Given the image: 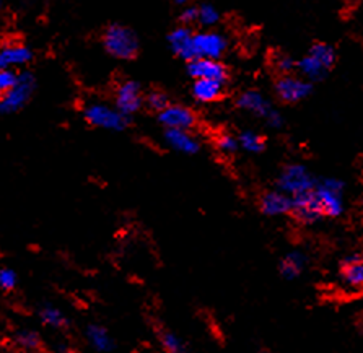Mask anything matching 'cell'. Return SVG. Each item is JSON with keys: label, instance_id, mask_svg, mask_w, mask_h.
Returning a JSON list of instances; mask_svg holds the SVG:
<instances>
[{"label": "cell", "instance_id": "6da1fadb", "mask_svg": "<svg viewBox=\"0 0 363 353\" xmlns=\"http://www.w3.org/2000/svg\"><path fill=\"white\" fill-rule=\"evenodd\" d=\"M103 47L118 60H132L139 56L140 41L135 31L121 23H111L103 33Z\"/></svg>", "mask_w": 363, "mask_h": 353}, {"label": "cell", "instance_id": "7a4b0ae2", "mask_svg": "<svg viewBox=\"0 0 363 353\" xmlns=\"http://www.w3.org/2000/svg\"><path fill=\"white\" fill-rule=\"evenodd\" d=\"M84 119L88 125L103 130L123 132L129 128L130 118L124 116L116 106L106 103H90L84 109Z\"/></svg>", "mask_w": 363, "mask_h": 353}, {"label": "cell", "instance_id": "3957f363", "mask_svg": "<svg viewBox=\"0 0 363 353\" xmlns=\"http://www.w3.org/2000/svg\"><path fill=\"white\" fill-rule=\"evenodd\" d=\"M36 91V77L30 70H20L15 86L0 99V114H16L31 101Z\"/></svg>", "mask_w": 363, "mask_h": 353}, {"label": "cell", "instance_id": "277c9868", "mask_svg": "<svg viewBox=\"0 0 363 353\" xmlns=\"http://www.w3.org/2000/svg\"><path fill=\"white\" fill-rule=\"evenodd\" d=\"M315 196L323 217L335 218L344 212V183L335 178L323 179L315 186Z\"/></svg>", "mask_w": 363, "mask_h": 353}, {"label": "cell", "instance_id": "5b68a950", "mask_svg": "<svg viewBox=\"0 0 363 353\" xmlns=\"http://www.w3.org/2000/svg\"><path fill=\"white\" fill-rule=\"evenodd\" d=\"M335 52L328 44H315L310 52L300 60L298 69L306 80H320L333 67Z\"/></svg>", "mask_w": 363, "mask_h": 353}, {"label": "cell", "instance_id": "8992f818", "mask_svg": "<svg viewBox=\"0 0 363 353\" xmlns=\"http://www.w3.org/2000/svg\"><path fill=\"white\" fill-rule=\"evenodd\" d=\"M236 104H238V108L243 109V111L255 114L257 118L266 121L269 128L272 129L282 128L284 124L282 116L272 108V104L269 103V99L264 96L262 93L256 90H247L245 93H241L238 99H236Z\"/></svg>", "mask_w": 363, "mask_h": 353}, {"label": "cell", "instance_id": "52a82bcc", "mask_svg": "<svg viewBox=\"0 0 363 353\" xmlns=\"http://www.w3.org/2000/svg\"><path fill=\"white\" fill-rule=\"evenodd\" d=\"M315 186L316 181L311 176L310 171H308L303 164L298 163L285 167L277 179V189L285 192V194L290 197L306 194V192L315 189Z\"/></svg>", "mask_w": 363, "mask_h": 353}, {"label": "cell", "instance_id": "ba28073f", "mask_svg": "<svg viewBox=\"0 0 363 353\" xmlns=\"http://www.w3.org/2000/svg\"><path fill=\"white\" fill-rule=\"evenodd\" d=\"M145 104V95L140 84L135 80H124L114 91V106L128 118L139 113Z\"/></svg>", "mask_w": 363, "mask_h": 353}, {"label": "cell", "instance_id": "9c48e42d", "mask_svg": "<svg viewBox=\"0 0 363 353\" xmlns=\"http://www.w3.org/2000/svg\"><path fill=\"white\" fill-rule=\"evenodd\" d=\"M228 41L217 31L194 33V59H216L220 60L227 51Z\"/></svg>", "mask_w": 363, "mask_h": 353}, {"label": "cell", "instance_id": "30bf717a", "mask_svg": "<svg viewBox=\"0 0 363 353\" xmlns=\"http://www.w3.org/2000/svg\"><path fill=\"white\" fill-rule=\"evenodd\" d=\"M158 123L164 130H191L197 123V118L192 109L183 104L169 103L162 113H158Z\"/></svg>", "mask_w": 363, "mask_h": 353}, {"label": "cell", "instance_id": "8fae6325", "mask_svg": "<svg viewBox=\"0 0 363 353\" xmlns=\"http://www.w3.org/2000/svg\"><path fill=\"white\" fill-rule=\"evenodd\" d=\"M33 60V51L23 43H5L0 46V70H23Z\"/></svg>", "mask_w": 363, "mask_h": 353}, {"label": "cell", "instance_id": "7c38bea8", "mask_svg": "<svg viewBox=\"0 0 363 353\" xmlns=\"http://www.w3.org/2000/svg\"><path fill=\"white\" fill-rule=\"evenodd\" d=\"M294 218L298 223L315 225L318 220L323 218V212L320 203L316 201L315 191L306 192V194L291 197V212Z\"/></svg>", "mask_w": 363, "mask_h": 353}, {"label": "cell", "instance_id": "4fadbf2b", "mask_svg": "<svg viewBox=\"0 0 363 353\" xmlns=\"http://www.w3.org/2000/svg\"><path fill=\"white\" fill-rule=\"evenodd\" d=\"M310 82H306V79H301V77H295L290 74L280 77L276 84L277 96L284 103H298L310 95Z\"/></svg>", "mask_w": 363, "mask_h": 353}, {"label": "cell", "instance_id": "5bb4252c", "mask_svg": "<svg viewBox=\"0 0 363 353\" xmlns=\"http://www.w3.org/2000/svg\"><path fill=\"white\" fill-rule=\"evenodd\" d=\"M188 74L194 80H217L227 82V67L216 59H192L188 62Z\"/></svg>", "mask_w": 363, "mask_h": 353}, {"label": "cell", "instance_id": "9a60e30c", "mask_svg": "<svg viewBox=\"0 0 363 353\" xmlns=\"http://www.w3.org/2000/svg\"><path fill=\"white\" fill-rule=\"evenodd\" d=\"M86 345L96 353H113L118 349V340L111 334V330L103 324L90 323L84 330Z\"/></svg>", "mask_w": 363, "mask_h": 353}, {"label": "cell", "instance_id": "2e32d148", "mask_svg": "<svg viewBox=\"0 0 363 353\" xmlns=\"http://www.w3.org/2000/svg\"><path fill=\"white\" fill-rule=\"evenodd\" d=\"M36 316L44 327L56 330V332H69L72 329L70 318L52 303H43L41 306H38Z\"/></svg>", "mask_w": 363, "mask_h": 353}, {"label": "cell", "instance_id": "e0dca14e", "mask_svg": "<svg viewBox=\"0 0 363 353\" xmlns=\"http://www.w3.org/2000/svg\"><path fill=\"white\" fill-rule=\"evenodd\" d=\"M168 44L174 56L188 60V62L194 59V33L191 31L189 26L181 25L174 28L168 35Z\"/></svg>", "mask_w": 363, "mask_h": 353}, {"label": "cell", "instance_id": "ac0fdd59", "mask_svg": "<svg viewBox=\"0 0 363 353\" xmlns=\"http://www.w3.org/2000/svg\"><path fill=\"white\" fill-rule=\"evenodd\" d=\"M259 211L267 217H280L291 212V197L279 189L266 191L259 197Z\"/></svg>", "mask_w": 363, "mask_h": 353}, {"label": "cell", "instance_id": "d6986e66", "mask_svg": "<svg viewBox=\"0 0 363 353\" xmlns=\"http://www.w3.org/2000/svg\"><path fill=\"white\" fill-rule=\"evenodd\" d=\"M163 139L172 150L183 155H196L201 150V143L191 130H164Z\"/></svg>", "mask_w": 363, "mask_h": 353}, {"label": "cell", "instance_id": "ffe728a7", "mask_svg": "<svg viewBox=\"0 0 363 353\" xmlns=\"http://www.w3.org/2000/svg\"><path fill=\"white\" fill-rule=\"evenodd\" d=\"M340 279L350 288L362 290L363 288V256L350 254L340 264Z\"/></svg>", "mask_w": 363, "mask_h": 353}, {"label": "cell", "instance_id": "44dd1931", "mask_svg": "<svg viewBox=\"0 0 363 353\" xmlns=\"http://www.w3.org/2000/svg\"><path fill=\"white\" fill-rule=\"evenodd\" d=\"M153 330H155L158 344H160L164 353H191L188 342L181 337L179 334H176L174 330L167 327V325L157 324Z\"/></svg>", "mask_w": 363, "mask_h": 353}, {"label": "cell", "instance_id": "7402d4cb", "mask_svg": "<svg viewBox=\"0 0 363 353\" xmlns=\"http://www.w3.org/2000/svg\"><path fill=\"white\" fill-rule=\"evenodd\" d=\"M12 344L16 349L26 353H41L44 350V340L35 329L20 327L12 334Z\"/></svg>", "mask_w": 363, "mask_h": 353}, {"label": "cell", "instance_id": "603a6c76", "mask_svg": "<svg viewBox=\"0 0 363 353\" xmlns=\"http://www.w3.org/2000/svg\"><path fill=\"white\" fill-rule=\"evenodd\" d=\"M223 82L217 80H194L192 84V96L199 103H213L223 96Z\"/></svg>", "mask_w": 363, "mask_h": 353}, {"label": "cell", "instance_id": "cb8c5ba5", "mask_svg": "<svg viewBox=\"0 0 363 353\" xmlns=\"http://www.w3.org/2000/svg\"><path fill=\"white\" fill-rule=\"evenodd\" d=\"M306 256L301 251H291L279 264V272L285 280L298 279L306 267Z\"/></svg>", "mask_w": 363, "mask_h": 353}, {"label": "cell", "instance_id": "d4e9b609", "mask_svg": "<svg viewBox=\"0 0 363 353\" xmlns=\"http://www.w3.org/2000/svg\"><path fill=\"white\" fill-rule=\"evenodd\" d=\"M238 143L240 148H243L247 153H259L266 147V142H264L262 135L256 134L252 130H245L238 135Z\"/></svg>", "mask_w": 363, "mask_h": 353}, {"label": "cell", "instance_id": "484cf974", "mask_svg": "<svg viewBox=\"0 0 363 353\" xmlns=\"http://www.w3.org/2000/svg\"><path fill=\"white\" fill-rule=\"evenodd\" d=\"M220 21V12L212 4H202L197 7V23L206 28H212Z\"/></svg>", "mask_w": 363, "mask_h": 353}, {"label": "cell", "instance_id": "4316f807", "mask_svg": "<svg viewBox=\"0 0 363 353\" xmlns=\"http://www.w3.org/2000/svg\"><path fill=\"white\" fill-rule=\"evenodd\" d=\"M18 286V274L12 267L0 269V291L4 293H12Z\"/></svg>", "mask_w": 363, "mask_h": 353}, {"label": "cell", "instance_id": "83f0119b", "mask_svg": "<svg viewBox=\"0 0 363 353\" xmlns=\"http://www.w3.org/2000/svg\"><path fill=\"white\" fill-rule=\"evenodd\" d=\"M169 104L168 96L163 91H150L145 95V106L153 113H162Z\"/></svg>", "mask_w": 363, "mask_h": 353}, {"label": "cell", "instance_id": "f1b7e54d", "mask_svg": "<svg viewBox=\"0 0 363 353\" xmlns=\"http://www.w3.org/2000/svg\"><path fill=\"white\" fill-rule=\"evenodd\" d=\"M216 145L218 150L223 153V155H232V153H235L240 148L238 137H233L230 134H220L217 137Z\"/></svg>", "mask_w": 363, "mask_h": 353}, {"label": "cell", "instance_id": "f546056e", "mask_svg": "<svg viewBox=\"0 0 363 353\" xmlns=\"http://www.w3.org/2000/svg\"><path fill=\"white\" fill-rule=\"evenodd\" d=\"M16 79H18L16 70H0V99L15 86Z\"/></svg>", "mask_w": 363, "mask_h": 353}, {"label": "cell", "instance_id": "4dcf8cb0", "mask_svg": "<svg viewBox=\"0 0 363 353\" xmlns=\"http://www.w3.org/2000/svg\"><path fill=\"white\" fill-rule=\"evenodd\" d=\"M181 21H183L184 26H191L197 23V7H194V5L186 7L183 10V13H181Z\"/></svg>", "mask_w": 363, "mask_h": 353}, {"label": "cell", "instance_id": "1f68e13d", "mask_svg": "<svg viewBox=\"0 0 363 353\" xmlns=\"http://www.w3.org/2000/svg\"><path fill=\"white\" fill-rule=\"evenodd\" d=\"M276 67L282 72L284 75H287V74H290L291 72V69L295 67V60L291 59V57H289V56H280V57H277V60H276Z\"/></svg>", "mask_w": 363, "mask_h": 353}, {"label": "cell", "instance_id": "d6a6232c", "mask_svg": "<svg viewBox=\"0 0 363 353\" xmlns=\"http://www.w3.org/2000/svg\"><path fill=\"white\" fill-rule=\"evenodd\" d=\"M176 4H186V2H189V0H174Z\"/></svg>", "mask_w": 363, "mask_h": 353}, {"label": "cell", "instance_id": "836d02e7", "mask_svg": "<svg viewBox=\"0 0 363 353\" xmlns=\"http://www.w3.org/2000/svg\"><path fill=\"white\" fill-rule=\"evenodd\" d=\"M2 7H4V0H0V10H2Z\"/></svg>", "mask_w": 363, "mask_h": 353}, {"label": "cell", "instance_id": "e575fe53", "mask_svg": "<svg viewBox=\"0 0 363 353\" xmlns=\"http://www.w3.org/2000/svg\"><path fill=\"white\" fill-rule=\"evenodd\" d=\"M350 2H354V0H350Z\"/></svg>", "mask_w": 363, "mask_h": 353}]
</instances>
